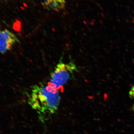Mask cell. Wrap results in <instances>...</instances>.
Wrapping results in <instances>:
<instances>
[{
    "label": "cell",
    "instance_id": "6da1fadb",
    "mask_svg": "<svg viewBox=\"0 0 134 134\" xmlns=\"http://www.w3.org/2000/svg\"><path fill=\"white\" fill-rule=\"evenodd\" d=\"M58 91L49 84H36L32 86L28 102L40 115H50L58 110L60 102Z\"/></svg>",
    "mask_w": 134,
    "mask_h": 134
},
{
    "label": "cell",
    "instance_id": "7a4b0ae2",
    "mask_svg": "<svg viewBox=\"0 0 134 134\" xmlns=\"http://www.w3.org/2000/svg\"><path fill=\"white\" fill-rule=\"evenodd\" d=\"M77 69L74 63H66L60 62L51 73L48 84L59 91L62 88L74 72L77 71Z\"/></svg>",
    "mask_w": 134,
    "mask_h": 134
},
{
    "label": "cell",
    "instance_id": "3957f363",
    "mask_svg": "<svg viewBox=\"0 0 134 134\" xmlns=\"http://www.w3.org/2000/svg\"><path fill=\"white\" fill-rule=\"evenodd\" d=\"M18 42V38L12 32L7 29H0V53L8 52Z\"/></svg>",
    "mask_w": 134,
    "mask_h": 134
},
{
    "label": "cell",
    "instance_id": "5b68a950",
    "mask_svg": "<svg viewBox=\"0 0 134 134\" xmlns=\"http://www.w3.org/2000/svg\"><path fill=\"white\" fill-rule=\"evenodd\" d=\"M129 96L130 98L134 101V85L132 86L129 91ZM133 110H134V104L132 107Z\"/></svg>",
    "mask_w": 134,
    "mask_h": 134
},
{
    "label": "cell",
    "instance_id": "277c9868",
    "mask_svg": "<svg viewBox=\"0 0 134 134\" xmlns=\"http://www.w3.org/2000/svg\"><path fill=\"white\" fill-rule=\"evenodd\" d=\"M66 0H43V5L46 9L59 11L65 8Z\"/></svg>",
    "mask_w": 134,
    "mask_h": 134
}]
</instances>
